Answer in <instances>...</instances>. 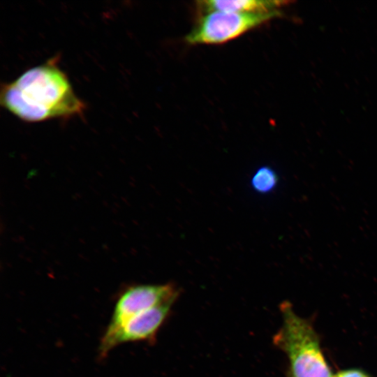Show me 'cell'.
Returning <instances> with one entry per match:
<instances>
[{"mask_svg":"<svg viewBox=\"0 0 377 377\" xmlns=\"http://www.w3.org/2000/svg\"><path fill=\"white\" fill-rule=\"evenodd\" d=\"M54 57L3 84L1 105L23 121L38 122L82 114L86 108Z\"/></svg>","mask_w":377,"mask_h":377,"instance_id":"6da1fadb","label":"cell"},{"mask_svg":"<svg viewBox=\"0 0 377 377\" xmlns=\"http://www.w3.org/2000/svg\"><path fill=\"white\" fill-rule=\"evenodd\" d=\"M281 311L283 325L274 340L286 353L293 377H333L312 327L289 305Z\"/></svg>","mask_w":377,"mask_h":377,"instance_id":"7a4b0ae2","label":"cell"},{"mask_svg":"<svg viewBox=\"0 0 377 377\" xmlns=\"http://www.w3.org/2000/svg\"><path fill=\"white\" fill-rule=\"evenodd\" d=\"M281 11L258 13H238L212 11L201 14L195 27L186 36L190 45H218L228 42L257 28Z\"/></svg>","mask_w":377,"mask_h":377,"instance_id":"3957f363","label":"cell"},{"mask_svg":"<svg viewBox=\"0 0 377 377\" xmlns=\"http://www.w3.org/2000/svg\"><path fill=\"white\" fill-rule=\"evenodd\" d=\"M175 301H169L138 313L112 330H105L98 356L105 358L115 347L126 343L151 341L165 320Z\"/></svg>","mask_w":377,"mask_h":377,"instance_id":"277c9868","label":"cell"},{"mask_svg":"<svg viewBox=\"0 0 377 377\" xmlns=\"http://www.w3.org/2000/svg\"><path fill=\"white\" fill-rule=\"evenodd\" d=\"M178 291L172 284L133 285L119 295L105 330L119 327L131 317L163 303L175 301Z\"/></svg>","mask_w":377,"mask_h":377,"instance_id":"5b68a950","label":"cell"},{"mask_svg":"<svg viewBox=\"0 0 377 377\" xmlns=\"http://www.w3.org/2000/svg\"><path fill=\"white\" fill-rule=\"evenodd\" d=\"M286 1H200L197 7L201 14L212 11H223L238 13H258L281 11L280 8L289 3Z\"/></svg>","mask_w":377,"mask_h":377,"instance_id":"8992f818","label":"cell"},{"mask_svg":"<svg viewBox=\"0 0 377 377\" xmlns=\"http://www.w3.org/2000/svg\"><path fill=\"white\" fill-rule=\"evenodd\" d=\"M278 176L274 170L267 166L261 167L251 179V186L257 192L267 193L272 191L278 183Z\"/></svg>","mask_w":377,"mask_h":377,"instance_id":"52a82bcc","label":"cell"},{"mask_svg":"<svg viewBox=\"0 0 377 377\" xmlns=\"http://www.w3.org/2000/svg\"><path fill=\"white\" fill-rule=\"evenodd\" d=\"M333 377H368L363 372L358 370H346L338 373Z\"/></svg>","mask_w":377,"mask_h":377,"instance_id":"ba28073f","label":"cell"}]
</instances>
